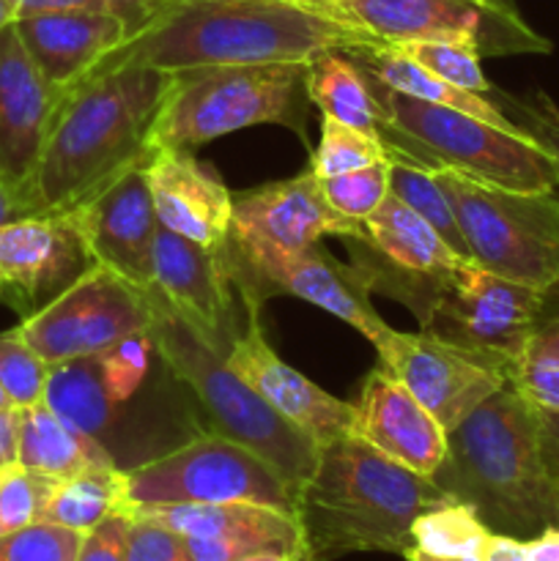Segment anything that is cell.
<instances>
[{
	"label": "cell",
	"mask_w": 559,
	"mask_h": 561,
	"mask_svg": "<svg viewBox=\"0 0 559 561\" xmlns=\"http://www.w3.org/2000/svg\"><path fill=\"white\" fill-rule=\"evenodd\" d=\"M381 42L356 22L290 0H153L142 25L104 64L140 60L159 71L310 64L329 49L354 53Z\"/></svg>",
	"instance_id": "1"
},
{
	"label": "cell",
	"mask_w": 559,
	"mask_h": 561,
	"mask_svg": "<svg viewBox=\"0 0 559 561\" xmlns=\"http://www.w3.org/2000/svg\"><path fill=\"white\" fill-rule=\"evenodd\" d=\"M164 80L153 66L118 60L66 88L27 190L36 217L71 211L151 157Z\"/></svg>",
	"instance_id": "2"
},
{
	"label": "cell",
	"mask_w": 559,
	"mask_h": 561,
	"mask_svg": "<svg viewBox=\"0 0 559 561\" xmlns=\"http://www.w3.org/2000/svg\"><path fill=\"white\" fill-rule=\"evenodd\" d=\"M449 502L433 477L417 474L354 433L318 449V463L296 493V561H334L351 553H400L411 526Z\"/></svg>",
	"instance_id": "3"
},
{
	"label": "cell",
	"mask_w": 559,
	"mask_h": 561,
	"mask_svg": "<svg viewBox=\"0 0 559 561\" xmlns=\"http://www.w3.org/2000/svg\"><path fill=\"white\" fill-rule=\"evenodd\" d=\"M433 482L499 535L532 540L559 524V488L543 458L537 409L513 383L447 433Z\"/></svg>",
	"instance_id": "4"
},
{
	"label": "cell",
	"mask_w": 559,
	"mask_h": 561,
	"mask_svg": "<svg viewBox=\"0 0 559 561\" xmlns=\"http://www.w3.org/2000/svg\"><path fill=\"white\" fill-rule=\"evenodd\" d=\"M146 296L151 305L153 348L173 376L192 389L212 420L214 433L266 460L296 499L316 469L321 447L283 420L250 383L241 381L225 356L173 310L157 285L146 288Z\"/></svg>",
	"instance_id": "5"
},
{
	"label": "cell",
	"mask_w": 559,
	"mask_h": 561,
	"mask_svg": "<svg viewBox=\"0 0 559 561\" xmlns=\"http://www.w3.org/2000/svg\"><path fill=\"white\" fill-rule=\"evenodd\" d=\"M370 80V77H367ZM381 104V140L431 170L513 192H557V162L529 131H510L458 110L420 102L370 80Z\"/></svg>",
	"instance_id": "6"
},
{
	"label": "cell",
	"mask_w": 559,
	"mask_h": 561,
	"mask_svg": "<svg viewBox=\"0 0 559 561\" xmlns=\"http://www.w3.org/2000/svg\"><path fill=\"white\" fill-rule=\"evenodd\" d=\"M164 75L151 148H195L258 124L288 126L305 137L307 64L195 66Z\"/></svg>",
	"instance_id": "7"
},
{
	"label": "cell",
	"mask_w": 559,
	"mask_h": 561,
	"mask_svg": "<svg viewBox=\"0 0 559 561\" xmlns=\"http://www.w3.org/2000/svg\"><path fill=\"white\" fill-rule=\"evenodd\" d=\"M433 175L453 206L471 263L543 294L557 288V192L502 190L455 170H433Z\"/></svg>",
	"instance_id": "8"
},
{
	"label": "cell",
	"mask_w": 559,
	"mask_h": 561,
	"mask_svg": "<svg viewBox=\"0 0 559 561\" xmlns=\"http://www.w3.org/2000/svg\"><path fill=\"white\" fill-rule=\"evenodd\" d=\"M360 222L340 217L321 192V179L312 170L285 181H272L233 201L230 219V257L236 279L250 301L258 288L283 263L321 244L323 236H354Z\"/></svg>",
	"instance_id": "9"
},
{
	"label": "cell",
	"mask_w": 559,
	"mask_h": 561,
	"mask_svg": "<svg viewBox=\"0 0 559 561\" xmlns=\"http://www.w3.org/2000/svg\"><path fill=\"white\" fill-rule=\"evenodd\" d=\"M132 507L157 504H263L294 515V491L241 444L212 433L126 471Z\"/></svg>",
	"instance_id": "10"
},
{
	"label": "cell",
	"mask_w": 559,
	"mask_h": 561,
	"mask_svg": "<svg viewBox=\"0 0 559 561\" xmlns=\"http://www.w3.org/2000/svg\"><path fill=\"white\" fill-rule=\"evenodd\" d=\"M351 266L362 274L370 294L392 296L425 321L460 263H466L414 208L395 195L362 219L354 236H345Z\"/></svg>",
	"instance_id": "11"
},
{
	"label": "cell",
	"mask_w": 559,
	"mask_h": 561,
	"mask_svg": "<svg viewBox=\"0 0 559 561\" xmlns=\"http://www.w3.org/2000/svg\"><path fill=\"white\" fill-rule=\"evenodd\" d=\"M16 332L47 365H60L151 332V305L146 288L96 263L53 301L22 318Z\"/></svg>",
	"instance_id": "12"
},
{
	"label": "cell",
	"mask_w": 559,
	"mask_h": 561,
	"mask_svg": "<svg viewBox=\"0 0 559 561\" xmlns=\"http://www.w3.org/2000/svg\"><path fill=\"white\" fill-rule=\"evenodd\" d=\"M546 296L466 261L420 323V332L497 362L510 378L540 323Z\"/></svg>",
	"instance_id": "13"
},
{
	"label": "cell",
	"mask_w": 559,
	"mask_h": 561,
	"mask_svg": "<svg viewBox=\"0 0 559 561\" xmlns=\"http://www.w3.org/2000/svg\"><path fill=\"white\" fill-rule=\"evenodd\" d=\"M345 16L389 44H464L480 58L543 55L554 49L524 16L480 0H351Z\"/></svg>",
	"instance_id": "14"
},
{
	"label": "cell",
	"mask_w": 559,
	"mask_h": 561,
	"mask_svg": "<svg viewBox=\"0 0 559 561\" xmlns=\"http://www.w3.org/2000/svg\"><path fill=\"white\" fill-rule=\"evenodd\" d=\"M153 285L162 290L173 310L223 356L247 321L258 316H239V307L258 310V305L247 299L236 279L228 241L219 247H203L159 225Z\"/></svg>",
	"instance_id": "15"
},
{
	"label": "cell",
	"mask_w": 559,
	"mask_h": 561,
	"mask_svg": "<svg viewBox=\"0 0 559 561\" xmlns=\"http://www.w3.org/2000/svg\"><path fill=\"white\" fill-rule=\"evenodd\" d=\"M378 362L431 411L444 431L458 427L510 378L497 362L427 332H389Z\"/></svg>",
	"instance_id": "16"
},
{
	"label": "cell",
	"mask_w": 559,
	"mask_h": 561,
	"mask_svg": "<svg viewBox=\"0 0 559 561\" xmlns=\"http://www.w3.org/2000/svg\"><path fill=\"white\" fill-rule=\"evenodd\" d=\"M146 162L148 159H142L102 192L66 211L75 217L93 261L113 268L137 288L153 285V250L159 233Z\"/></svg>",
	"instance_id": "17"
},
{
	"label": "cell",
	"mask_w": 559,
	"mask_h": 561,
	"mask_svg": "<svg viewBox=\"0 0 559 561\" xmlns=\"http://www.w3.org/2000/svg\"><path fill=\"white\" fill-rule=\"evenodd\" d=\"M60 96L64 91L49 85L31 60L16 25L3 27L0 31V181L14 195H20L25 206Z\"/></svg>",
	"instance_id": "18"
},
{
	"label": "cell",
	"mask_w": 559,
	"mask_h": 561,
	"mask_svg": "<svg viewBox=\"0 0 559 561\" xmlns=\"http://www.w3.org/2000/svg\"><path fill=\"white\" fill-rule=\"evenodd\" d=\"M96 266L71 214L0 225V283L22 310L36 312Z\"/></svg>",
	"instance_id": "19"
},
{
	"label": "cell",
	"mask_w": 559,
	"mask_h": 561,
	"mask_svg": "<svg viewBox=\"0 0 559 561\" xmlns=\"http://www.w3.org/2000/svg\"><path fill=\"white\" fill-rule=\"evenodd\" d=\"M225 362L239 373L241 381L250 383L283 420L299 427L318 447L351 433L354 425V403L338 400L323 392L318 383L285 365L258 327V316L236 334Z\"/></svg>",
	"instance_id": "20"
},
{
	"label": "cell",
	"mask_w": 559,
	"mask_h": 561,
	"mask_svg": "<svg viewBox=\"0 0 559 561\" xmlns=\"http://www.w3.org/2000/svg\"><path fill=\"white\" fill-rule=\"evenodd\" d=\"M351 433L395 463L425 477L436 474L447 455V431L381 362L354 403Z\"/></svg>",
	"instance_id": "21"
},
{
	"label": "cell",
	"mask_w": 559,
	"mask_h": 561,
	"mask_svg": "<svg viewBox=\"0 0 559 561\" xmlns=\"http://www.w3.org/2000/svg\"><path fill=\"white\" fill-rule=\"evenodd\" d=\"M146 179L162 228L203 247L228 241L233 195L217 170L203 164L190 148H153Z\"/></svg>",
	"instance_id": "22"
},
{
	"label": "cell",
	"mask_w": 559,
	"mask_h": 561,
	"mask_svg": "<svg viewBox=\"0 0 559 561\" xmlns=\"http://www.w3.org/2000/svg\"><path fill=\"white\" fill-rule=\"evenodd\" d=\"M27 55L58 91L77 85L99 69L135 33L113 11H44L14 22Z\"/></svg>",
	"instance_id": "23"
},
{
	"label": "cell",
	"mask_w": 559,
	"mask_h": 561,
	"mask_svg": "<svg viewBox=\"0 0 559 561\" xmlns=\"http://www.w3.org/2000/svg\"><path fill=\"white\" fill-rule=\"evenodd\" d=\"M277 294L299 296V299L332 312L334 318L354 327L362 337L370 340L376 348H381L384 340L392 332L373 307L370 288L362 274L354 266L334 261L327 250H321V244L283 263L258 288L261 301Z\"/></svg>",
	"instance_id": "24"
},
{
	"label": "cell",
	"mask_w": 559,
	"mask_h": 561,
	"mask_svg": "<svg viewBox=\"0 0 559 561\" xmlns=\"http://www.w3.org/2000/svg\"><path fill=\"white\" fill-rule=\"evenodd\" d=\"M132 513L151 518L181 537H223V540H252L266 551L299 553V526L294 515L263 504H157L132 507Z\"/></svg>",
	"instance_id": "25"
},
{
	"label": "cell",
	"mask_w": 559,
	"mask_h": 561,
	"mask_svg": "<svg viewBox=\"0 0 559 561\" xmlns=\"http://www.w3.org/2000/svg\"><path fill=\"white\" fill-rule=\"evenodd\" d=\"M16 463L60 482L82 471L110 469L115 460L96 436L75 431L64 420H58L47 405L36 403L31 409H20Z\"/></svg>",
	"instance_id": "26"
},
{
	"label": "cell",
	"mask_w": 559,
	"mask_h": 561,
	"mask_svg": "<svg viewBox=\"0 0 559 561\" xmlns=\"http://www.w3.org/2000/svg\"><path fill=\"white\" fill-rule=\"evenodd\" d=\"M305 88L307 99L321 110V115L354 126L362 135L381 137V104L362 66L349 53L329 49L316 55L307 64Z\"/></svg>",
	"instance_id": "27"
},
{
	"label": "cell",
	"mask_w": 559,
	"mask_h": 561,
	"mask_svg": "<svg viewBox=\"0 0 559 561\" xmlns=\"http://www.w3.org/2000/svg\"><path fill=\"white\" fill-rule=\"evenodd\" d=\"M42 403L75 431L96 438L104 436L113 425L118 403L104 381L102 354L49 365Z\"/></svg>",
	"instance_id": "28"
},
{
	"label": "cell",
	"mask_w": 559,
	"mask_h": 561,
	"mask_svg": "<svg viewBox=\"0 0 559 561\" xmlns=\"http://www.w3.org/2000/svg\"><path fill=\"white\" fill-rule=\"evenodd\" d=\"M129 510L126 471L110 466V469H91L55 482L42 520L85 535L110 515L129 513Z\"/></svg>",
	"instance_id": "29"
},
{
	"label": "cell",
	"mask_w": 559,
	"mask_h": 561,
	"mask_svg": "<svg viewBox=\"0 0 559 561\" xmlns=\"http://www.w3.org/2000/svg\"><path fill=\"white\" fill-rule=\"evenodd\" d=\"M387 148L389 159V195H395L400 203L414 208L427 225H433V230H436L464 261H471L469 247H466L464 233H460L453 206H449L447 195H444L442 184L436 181L433 170L420 164L417 159H411L409 153L398 151V148Z\"/></svg>",
	"instance_id": "30"
},
{
	"label": "cell",
	"mask_w": 559,
	"mask_h": 561,
	"mask_svg": "<svg viewBox=\"0 0 559 561\" xmlns=\"http://www.w3.org/2000/svg\"><path fill=\"white\" fill-rule=\"evenodd\" d=\"M488 535L491 529L469 504L449 499L414 520L411 546L436 557H480Z\"/></svg>",
	"instance_id": "31"
},
{
	"label": "cell",
	"mask_w": 559,
	"mask_h": 561,
	"mask_svg": "<svg viewBox=\"0 0 559 561\" xmlns=\"http://www.w3.org/2000/svg\"><path fill=\"white\" fill-rule=\"evenodd\" d=\"M381 159H387L381 137L362 135L354 126H345L329 115H321V140H318L310 159V170L318 179H334V175L367 168V164H376Z\"/></svg>",
	"instance_id": "32"
},
{
	"label": "cell",
	"mask_w": 559,
	"mask_h": 561,
	"mask_svg": "<svg viewBox=\"0 0 559 561\" xmlns=\"http://www.w3.org/2000/svg\"><path fill=\"white\" fill-rule=\"evenodd\" d=\"M395 47L409 55L411 60H417L422 69L433 71L453 85L482 93V96L493 93L491 80L482 71V58L471 47L449 42H398Z\"/></svg>",
	"instance_id": "33"
},
{
	"label": "cell",
	"mask_w": 559,
	"mask_h": 561,
	"mask_svg": "<svg viewBox=\"0 0 559 561\" xmlns=\"http://www.w3.org/2000/svg\"><path fill=\"white\" fill-rule=\"evenodd\" d=\"M321 192L329 206L351 222L370 217L389 195V159L367 168L349 170L343 175L321 181Z\"/></svg>",
	"instance_id": "34"
},
{
	"label": "cell",
	"mask_w": 559,
	"mask_h": 561,
	"mask_svg": "<svg viewBox=\"0 0 559 561\" xmlns=\"http://www.w3.org/2000/svg\"><path fill=\"white\" fill-rule=\"evenodd\" d=\"M49 365L20 337L16 329L0 334V389L14 409L42 403Z\"/></svg>",
	"instance_id": "35"
},
{
	"label": "cell",
	"mask_w": 559,
	"mask_h": 561,
	"mask_svg": "<svg viewBox=\"0 0 559 561\" xmlns=\"http://www.w3.org/2000/svg\"><path fill=\"white\" fill-rule=\"evenodd\" d=\"M53 485L55 480L20 463L0 471V537L42 520Z\"/></svg>",
	"instance_id": "36"
},
{
	"label": "cell",
	"mask_w": 559,
	"mask_h": 561,
	"mask_svg": "<svg viewBox=\"0 0 559 561\" xmlns=\"http://www.w3.org/2000/svg\"><path fill=\"white\" fill-rule=\"evenodd\" d=\"M82 535L66 526L36 524L0 537V561H77Z\"/></svg>",
	"instance_id": "37"
},
{
	"label": "cell",
	"mask_w": 559,
	"mask_h": 561,
	"mask_svg": "<svg viewBox=\"0 0 559 561\" xmlns=\"http://www.w3.org/2000/svg\"><path fill=\"white\" fill-rule=\"evenodd\" d=\"M493 102L515 121L524 131H529L540 146L548 148V153L557 162V195H559V104L548 93L535 91L532 96H513L493 88Z\"/></svg>",
	"instance_id": "38"
},
{
	"label": "cell",
	"mask_w": 559,
	"mask_h": 561,
	"mask_svg": "<svg viewBox=\"0 0 559 561\" xmlns=\"http://www.w3.org/2000/svg\"><path fill=\"white\" fill-rule=\"evenodd\" d=\"M151 354H157L151 332L135 334V337L124 340L115 348L104 351V381H107L115 403H126L140 389V383L148 376V367H151Z\"/></svg>",
	"instance_id": "39"
},
{
	"label": "cell",
	"mask_w": 559,
	"mask_h": 561,
	"mask_svg": "<svg viewBox=\"0 0 559 561\" xmlns=\"http://www.w3.org/2000/svg\"><path fill=\"white\" fill-rule=\"evenodd\" d=\"M126 561H195L186 546V537L151 518L132 513Z\"/></svg>",
	"instance_id": "40"
},
{
	"label": "cell",
	"mask_w": 559,
	"mask_h": 561,
	"mask_svg": "<svg viewBox=\"0 0 559 561\" xmlns=\"http://www.w3.org/2000/svg\"><path fill=\"white\" fill-rule=\"evenodd\" d=\"M20 16L44 14V11H113L126 16L137 27L151 11L153 0H11Z\"/></svg>",
	"instance_id": "41"
},
{
	"label": "cell",
	"mask_w": 559,
	"mask_h": 561,
	"mask_svg": "<svg viewBox=\"0 0 559 561\" xmlns=\"http://www.w3.org/2000/svg\"><path fill=\"white\" fill-rule=\"evenodd\" d=\"M132 510L104 518L82 535L77 561H126V540H129Z\"/></svg>",
	"instance_id": "42"
},
{
	"label": "cell",
	"mask_w": 559,
	"mask_h": 561,
	"mask_svg": "<svg viewBox=\"0 0 559 561\" xmlns=\"http://www.w3.org/2000/svg\"><path fill=\"white\" fill-rule=\"evenodd\" d=\"M510 383L535 409L559 411V365L554 362H521L510 373Z\"/></svg>",
	"instance_id": "43"
},
{
	"label": "cell",
	"mask_w": 559,
	"mask_h": 561,
	"mask_svg": "<svg viewBox=\"0 0 559 561\" xmlns=\"http://www.w3.org/2000/svg\"><path fill=\"white\" fill-rule=\"evenodd\" d=\"M521 362H554V365H559V318L537 323Z\"/></svg>",
	"instance_id": "44"
},
{
	"label": "cell",
	"mask_w": 559,
	"mask_h": 561,
	"mask_svg": "<svg viewBox=\"0 0 559 561\" xmlns=\"http://www.w3.org/2000/svg\"><path fill=\"white\" fill-rule=\"evenodd\" d=\"M537 422H540L543 458H546L548 471L559 488V411L537 409Z\"/></svg>",
	"instance_id": "45"
},
{
	"label": "cell",
	"mask_w": 559,
	"mask_h": 561,
	"mask_svg": "<svg viewBox=\"0 0 559 561\" xmlns=\"http://www.w3.org/2000/svg\"><path fill=\"white\" fill-rule=\"evenodd\" d=\"M480 561H529V557H526V540L491 531L480 551Z\"/></svg>",
	"instance_id": "46"
},
{
	"label": "cell",
	"mask_w": 559,
	"mask_h": 561,
	"mask_svg": "<svg viewBox=\"0 0 559 561\" xmlns=\"http://www.w3.org/2000/svg\"><path fill=\"white\" fill-rule=\"evenodd\" d=\"M20 449V409L0 411V471L16 466Z\"/></svg>",
	"instance_id": "47"
},
{
	"label": "cell",
	"mask_w": 559,
	"mask_h": 561,
	"mask_svg": "<svg viewBox=\"0 0 559 561\" xmlns=\"http://www.w3.org/2000/svg\"><path fill=\"white\" fill-rule=\"evenodd\" d=\"M526 557L529 561H559V524L526 540Z\"/></svg>",
	"instance_id": "48"
},
{
	"label": "cell",
	"mask_w": 559,
	"mask_h": 561,
	"mask_svg": "<svg viewBox=\"0 0 559 561\" xmlns=\"http://www.w3.org/2000/svg\"><path fill=\"white\" fill-rule=\"evenodd\" d=\"M27 217H33V211L25 206V201H22L20 195H14V192L0 181V225L20 222V219Z\"/></svg>",
	"instance_id": "49"
},
{
	"label": "cell",
	"mask_w": 559,
	"mask_h": 561,
	"mask_svg": "<svg viewBox=\"0 0 559 561\" xmlns=\"http://www.w3.org/2000/svg\"><path fill=\"white\" fill-rule=\"evenodd\" d=\"M290 3L307 5V9H316V11H327V14L349 20V16H345V9H349L351 0H290Z\"/></svg>",
	"instance_id": "50"
},
{
	"label": "cell",
	"mask_w": 559,
	"mask_h": 561,
	"mask_svg": "<svg viewBox=\"0 0 559 561\" xmlns=\"http://www.w3.org/2000/svg\"><path fill=\"white\" fill-rule=\"evenodd\" d=\"M403 557H406V561H480V557H436V553H427V551H422V548H414V546H411Z\"/></svg>",
	"instance_id": "51"
},
{
	"label": "cell",
	"mask_w": 559,
	"mask_h": 561,
	"mask_svg": "<svg viewBox=\"0 0 559 561\" xmlns=\"http://www.w3.org/2000/svg\"><path fill=\"white\" fill-rule=\"evenodd\" d=\"M236 561H296L290 553H280V551H261V553H247V557L236 559Z\"/></svg>",
	"instance_id": "52"
},
{
	"label": "cell",
	"mask_w": 559,
	"mask_h": 561,
	"mask_svg": "<svg viewBox=\"0 0 559 561\" xmlns=\"http://www.w3.org/2000/svg\"><path fill=\"white\" fill-rule=\"evenodd\" d=\"M16 20H20V14H16L14 3H11V0H0V31L9 25H14Z\"/></svg>",
	"instance_id": "53"
},
{
	"label": "cell",
	"mask_w": 559,
	"mask_h": 561,
	"mask_svg": "<svg viewBox=\"0 0 559 561\" xmlns=\"http://www.w3.org/2000/svg\"><path fill=\"white\" fill-rule=\"evenodd\" d=\"M480 3L493 5V9H499V11H507V14H521L518 3H515V0H480Z\"/></svg>",
	"instance_id": "54"
},
{
	"label": "cell",
	"mask_w": 559,
	"mask_h": 561,
	"mask_svg": "<svg viewBox=\"0 0 559 561\" xmlns=\"http://www.w3.org/2000/svg\"><path fill=\"white\" fill-rule=\"evenodd\" d=\"M5 409H14V405H11V400L5 398V392L0 389V411H5Z\"/></svg>",
	"instance_id": "55"
},
{
	"label": "cell",
	"mask_w": 559,
	"mask_h": 561,
	"mask_svg": "<svg viewBox=\"0 0 559 561\" xmlns=\"http://www.w3.org/2000/svg\"><path fill=\"white\" fill-rule=\"evenodd\" d=\"M5 296V288H3V283H0V299H3Z\"/></svg>",
	"instance_id": "56"
}]
</instances>
